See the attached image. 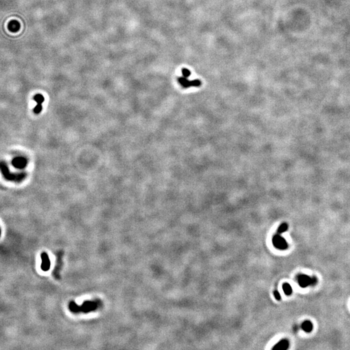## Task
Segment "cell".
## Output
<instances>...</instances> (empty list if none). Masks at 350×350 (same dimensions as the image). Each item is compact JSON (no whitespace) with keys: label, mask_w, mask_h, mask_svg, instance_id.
I'll return each mask as SVG.
<instances>
[{"label":"cell","mask_w":350,"mask_h":350,"mask_svg":"<svg viewBox=\"0 0 350 350\" xmlns=\"http://www.w3.org/2000/svg\"><path fill=\"white\" fill-rule=\"evenodd\" d=\"M34 99L35 101H36V102L38 103L37 106L36 107V108H34V111L36 113H38L40 112L41 110L42 109V103L43 102V100H44V99H43V97L40 94H38V95H35Z\"/></svg>","instance_id":"cell-3"},{"label":"cell","mask_w":350,"mask_h":350,"mask_svg":"<svg viewBox=\"0 0 350 350\" xmlns=\"http://www.w3.org/2000/svg\"><path fill=\"white\" fill-rule=\"evenodd\" d=\"M273 244L276 248L279 250H285L288 247V244L286 240L279 233L274 237Z\"/></svg>","instance_id":"cell-1"},{"label":"cell","mask_w":350,"mask_h":350,"mask_svg":"<svg viewBox=\"0 0 350 350\" xmlns=\"http://www.w3.org/2000/svg\"><path fill=\"white\" fill-rule=\"evenodd\" d=\"M289 347V342L287 339H283L273 348L276 350H286Z\"/></svg>","instance_id":"cell-4"},{"label":"cell","mask_w":350,"mask_h":350,"mask_svg":"<svg viewBox=\"0 0 350 350\" xmlns=\"http://www.w3.org/2000/svg\"><path fill=\"white\" fill-rule=\"evenodd\" d=\"M283 290L284 293L287 296L291 295L292 292V287L288 283H285L283 285Z\"/></svg>","instance_id":"cell-8"},{"label":"cell","mask_w":350,"mask_h":350,"mask_svg":"<svg viewBox=\"0 0 350 350\" xmlns=\"http://www.w3.org/2000/svg\"><path fill=\"white\" fill-rule=\"evenodd\" d=\"M298 282L299 285L302 288L312 286V278L304 274H302L298 276Z\"/></svg>","instance_id":"cell-2"},{"label":"cell","mask_w":350,"mask_h":350,"mask_svg":"<svg viewBox=\"0 0 350 350\" xmlns=\"http://www.w3.org/2000/svg\"><path fill=\"white\" fill-rule=\"evenodd\" d=\"M274 295L275 298H276L278 300H281V298H282V297H281V295H280V294L279 293L278 291H275L274 292Z\"/></svg>","instance_id":"cell-12"},{"label":"cell","mask_w":350,"mask_h":350,"mask_svg":"<svg viewBox=\"0 0 350 350\" xmlns=\"http://www.w3.org/2000/svg\"><path fill=\"white\" fill-rule=\"evenodd\" d=\"M178 82L185 88H188L192 86V81H189L185 77H179Z\"/></svg>","instance_id":"cell-6"},{"label":"cell","mask_w":350,"mask_h":350,"mask_svg":"<svg viewBox=\"0 0 350 350\" xmlns=\"http://www.w3.org/2000/svg\"><path fill=\"white\" fill-rule=\"evenodd\" d=\"M42 260H43V262L41 265L42 268L43 270L46 271L49 268V261L48 257V255H46V253H43V255L42 256Z\"/></svg>","instance_id":"cell-5"},{"label":"cell","mask_w":350,"mask_h":350,"mask_svg":"<svg viewBox=\"0 0 350 350\" xmlns=\"http://www.w3.org/2000/svg\"><path fill=\"white\" fill-rule=\"evenodd\" d=\"M301 327H302V329L304 331L307 332H309L312 331V328H313L312 322H311L309 321V320H307V321L303 322L302 323V326H301Z\"/></svg>","instance_id":"cell-7"},{"label":"cell","mask_w":350,"mask_h":350,"mask_svg":"<svg viewBox=\"0 0 350 350\" xmlns=\"http://www.w3.org/2000/svg\"><path fill=\"white\" fill-rule=\"evenodd\" d=\"M312 286H314L317 283V278L316 277H312Z\"/></svg>","instance_id":"cell-13"},{"label":"cell","mask_w":350,"mask_h":350,"mask_svg":"<svg viewBox=\"0 0 350 350\" xmlns=\"http://www.w3.org/2000/svg\"><path fill=\"white\" fill-rule=\"evenodd\" d=\"M201 84H202V82H201V81L198 79H195V80L192 81V86L198 87L201 85Z\"/></svg>","instance_id":"cell-11"},{"label":"cell","mask_w":350,"mask_h":350,"mask_svg":"<svg viewBox=\"0 0 350 350\" xmlns=\"http://www.w3.org/2000/svg\"><path fill=\"white\" fill-rule=\"evenodd\" d=\"M288 229V225L287 223H283L282 224L280 225V226L279 227L278 232L279 234L280 233H282L285 232Z\"/></svg>","instance_id":"cell-9"},{"label":"cell","mask_w":350,"mask_h":350,"mask_svg":"<svg viewBox=\"0 0 350 350\" xmlns=\"http://www.w3.org/2000/svg\"><path fill=\"white\" fill-rule=\"evenodd\" d=\"M182 72V74H183V77H185L186 78L189 77L191 75V72H190L189 70L188 69H186V68H183Z\"/></svg>","instance_id":"cell-10"}]
</instances>
